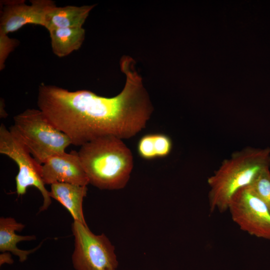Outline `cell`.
<instances>
[{
	"instance_id": "obj_8",
	"label": "cell",
	"mask_w": 270,
	"mask_h": 270,
	"mask_svg": "<svg viewBox=\"0 0 270 270\" xmlns=\"http://www.w3.org/2000/svg\"><path fill=\"white\" fill-rule=\"evenodd\" d=\"M31 4L24 0H8L1 10L0 31L6 34L14 32L26 24L40 25L44 27L46 16L56 6L51 0H32Z\"/></svg>"
},
{
	"instance_id": "obj_4",
	"label": "cell",
	"mask_w": 270,
	"mask_h": 270,
	"mask_svg": "<svg viewBox=\"0 0 270 270\" xmlns=\"http://www.w3.org/2000/svg\"><path fill=\"white\" fill-rule=\"evenodd\" d=\"M14 121L11 127L40 164L52 156L65 152L72 144L68 136L54 127L39 109H27L15 116Z\"/></svg>"
},
{
	"instance_id": "obj_3",
	"label": "cell",
	"mask_w": 270,
	"mask_h": 270,
	"mask_svg": "<svg viewBox=\"0 0 270 270\" xmlns=\"http://www.w3.org/2000/svg\"><path fill=\"white\" fill-rule=\"evenodd\" d=\"M78 152L89 184L108 190L121 189L127 184L134 162L122 139L101 137L82 146Z\"/></svg>"
},
{
	"instance_id": "obj_13",
	"label": "cell",
	"mask_w": 270,
	"mask_h": 270,
	"mask_svg": "<svg viewBox=\"0 0 270 270\" xmlns=\"http://www.w3.org/2000/svg\"><path fill=\"white\" fill-rule=\"evenodd\" d=\"M48 32L52 52L58 57L66 56L78 50L85 37L83 28H59Z\"/></svg>"
},
{
	"instance_id": "obj_16",
	"label": "cell",
	"mask_w": 270,
	"mask_h": 270,
	"mask_svg": "<svg viewBox=\"0 0 270 270\" xmlns=\"http://www.w3.org/2000/svg\"><path fill=\"white\" fill-rule=\"evenodd\" d=\"M138 152L140 156L146 160L156 158L154 142V134H147L142 136L138 144Z\"/></svg>"
},
{
	"instance_id": "obj_9",
	"label": "cell",
	"mask_w": 270,
	"mask_h": 270,
	"mask_svg": "<svg viewBox=\"0 0 270 270\" xmlns=\"http://www.w3.org/2000/svg\"><path fill=\"white\" fill-rule=\"evenodd\" d=\"M42 178L45 185L64 182L86 186L89 184L78 152L74 150L48 158L42 164Z\"/></svg>"
},
{
	"instance_id": "obj_15",
	"label": "cell",
	"mask_w": 270,
	"mask_h": 270,
	"mask_svg": "<svg viewBox=\"0 0 270 270\" xmlns=\"http://www.w3.org/2000/svg\"><path fill=\"white\" fill-rule=\"evenodd\" d=\"M18 40L10 38L7 34L0 31V70L5 66L4 63L10 54L18 46Z\"/></svg>"
},
{
	"instance_id": "obj_10",
	"label": "cell",
	"mask_w": 270,
	"mask_h": 270,
	"mask_svg": "<svg viewBox=\"0 0 270 270\" xmlns=\"http://www.w3.org/2000/svg\"><path fill=\"white\" fill-rule=\"evenodd\" d=\"M88 192L86 186L56 182L50 185V196L59 202L70 212L74 220L87 226L82 203Z\"/></svg>"
},
{
	"instance_id": "obj_14",
	"label": "cell",
	"mask_w": 270,
	"mask_h": 270,
	"mask_svg": "<svg viewBox=\"0 0 270 270\" xmlns=\"http://www.w3.org/2000/svg\"><path fill=\"white\" fill-rule=\"evenodd\" d=\"M258 196L264 202L270 212V170H264L251 185Z\"/></svg>"
},
{
	"instance_id": "obj_1",
	"label": "cell",
	"mask_w": 270,
	"mask_h": 270,
	"mask_svg": "<svg viewBox=\"0 0 270 270\" xmlns=\"http://www.w3.org/2000/svg\"><path fill=\"white\" fill-rule=\"evenodd\" d=\"M37 104L72 144L80 146L106 136L129 138L146 127L152 112L142 82L134 76L126 78L122 90L112 98L42 84Z\"/></svg>"
},
{
	"instance_id": "obj_17",
	"label": "cell",
	"mask_w": 270,
	"mask_h": 270,
	"mask_svg": "<svg viewBox=\"0 0 270 270\" xmlns=\"http://www.w3.org/2000/svg\"><path fill=\"white\" fill-rule=\"evenodd\" d=\"M154 142L156 158H163L171 152L172 143L171 138L162 134H154Z\"/></svg>"
},
{
	"instance_id": "obj_5",
	"label": "cell",
	"mask_w": 270,
	"mask_h": 270,
	"mask_svg": "<svg viewBox=\"0 0 270 270\" xmlns=\"http://www.w3.org/2000/svg\"><path fill=\"white\" fill-rule=\"evenodd\" d=\"M0 153L8 156L18 166V172L16 177L18 196L24 194L29 186H34L43 197L39 212L47 210L52 204V198L42 180V164L31 155L12 128L8 129L3 124L0 126Z\"/></svg>"
},
{
	"instance_id": "obj_6",
	"label": "cell",
	"mask_w": 270,
	"mask_h": 270,
	"mask_svg": "<svg viewBox=\"0 0 270 270\" xmlns=\"http://www.w3.org/2000/svg\"><path fill=\"white\" fill-rule=\"evenodd\" d=\"M74 249L72 256L76 270H116L118 261L115 248L104 234H96L82 223L72 224Z\"/></svg>"
},
{
	"instance_id": "obj_12",
	"label": "cell",
	"mask_w": 270,
	"mask_h": 270,
	"mask_svg": "<svg viewBox=\"0 0 270 270\" xmlns=\"http://www.w3.org/2000/svg\"><path fill=\"white\" fill-rule=\"evenodd\" d=\"M94 5L52 8L46 16L44 27L49 31L59 28H82Z\"/></svg>"
},
{
	"instance_id": "obj_7",
	"label": "cell",
	"mask_w": 270,
	"mask_h": 270,
	"mask_svg": "<svg viewBox=\"0 0 270 270\" xmlns=\"http://www.w3.org/2000/svg\"><path fill=\"white\" fill-rule=\"evenodd\" d=\"M228 210L232 220L242 230L270 240V212L251 186L242 188L234 195Z\"/></svg>"
},
{
	"instance_id": "obj_11",
	"label": "cell",
	"mask_w": 270,
	"mask_h": 270,
	"mask_svg": "<svg viewBox=\"0 0 270 270\" xmlns=\"http://www.w3.org/2000/svg\"><path fill=\"white\" fill-rule=\"evenodd\" d=\"M24 224L18 222L11 217L0 218V251L2 253L10 252L18 258L20 262L26 261L28 255L41 246L30 250H23L18 248L17 244L22 241L35 240L34 235L20 236L16 234V231L20 232L24 228Z\"/></svg>"
},
{
	"instance_id": "obj_2",
	"label": "cell",
	"mask_w": 270,
	"mask_h": 270,
	"mask_svg": "<svg viewBox=\"0 0 270 270\" xmlns=\"http://www.w3.org/2000/svg\"><path fill=\"white\" fill-rule=\"evenodd\" d=\"M270 167V147H246L232 154L208 179L211 212L228 209L234 195L240 189L251 186Z\"/></svg>"
}]
</instances>
